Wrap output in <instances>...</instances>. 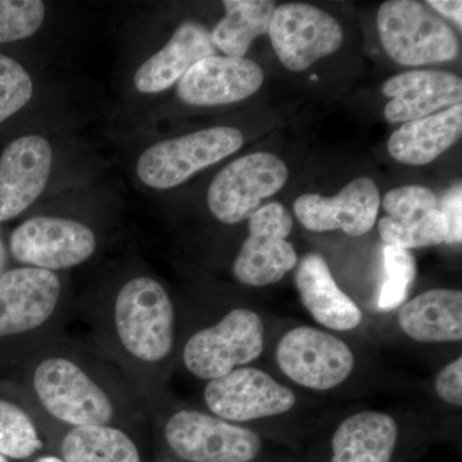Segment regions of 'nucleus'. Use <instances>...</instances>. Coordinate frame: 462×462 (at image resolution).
<instances>
[{"mask_svg": "<svg viewBox=\"0 0 462 462\" xmlns=\"http://www.w3.org/2000/svg\"><path fill=\"white\" fill-rule=\"evenodd\" d=\"M166 462H172V461H166Z\"/></svg>", "mask_w": 462, "mask_h": 462, "instance_id": "obj_37", "label": "nucleus"}, {"mask_svg": "<svg viewBox=\"0 0 462 462\" xmlns=\"http://www.w3.org/2000/svg\"><path fill=\"white\" fill-rule=\"evenodd\" d=\"M248 220V238L234 261V278L247 287L275 284L298 263L296 249L287 240L293 217L282 203L273 202Z\"/></svg>", "mask_w": 462, "mask_h": 462, "instance_id": "obj_10", "label": "nucleus"}, {"mask_svg": "<svg viewBox=\"0 0 462 462\" xmlns=\"http://www.w3.org/2000/svg\"><path fill=\"white\" fill-rule=\"evenodd\" d=\"M264 80L263 69L243 57L203 58L176 85V96L191 107H220L254 96Z\"/></svg>", "mask_w": 462, "mask_h": 462, "instance_id": "obj_16", "label": "nucleus"}, {"mask_svg": "<svg viewBox=\"0 0 462 462\" xmlns=\"http://www.w3.org/2000/svg\"><path fill=\"white\" fill-rule=\"evenodd\" d=\"M62 149L48 133L30 132L0 151V225L27 214L54 190Z\"/></svg>", "mask_w": 462, "mask_h": 462, "instance_id": "obj_4", "label": "nucleus"}, {"mask_svg": "<svg viewBox=\"0 0 462 462\" xmlns=\"http://www.w3.org/2000/svg\"><path fill=\"white\" fill-rule=\"evenodd\" d=\"M397 439V422L388 413H355L334 433L331 462H391Z\"/></svg>", "mask_w": 462, "mask_h": 462, "instance_id": "obj_23", "label": "nucleus"}, {"mask_svg": "<svg viewBox=\"0 0 462 462\" xmlns=\"http://www.w3.org/2000/svg\"><path fill=\"white\" fill-rule=\"evenodd\" d=\"M30 383L38 402L56 420L71 428L115 425V397L75 358L42 357L33 367Z\"/></svg>", "mask_w": 462, "mask_h": 462, "instance_id": "obj_3", "label": "nucleus"}, {"mask_svg": "<svg viewBox=\"0 0 462 462\" xmlns=\"http://www.w3.org/2000/svg\"><path fill=\"white\" fill-rule=\"evenodd\" d=\"M205 402L215 416L236 424L291 411L296 394L263 370L238 367L209 380Z\"/></svg>", "mask_w": 462, "mask_h": 462, "instance_id": "obj_14", "label": "nucleus"}, {"mask_svg": "<svg viewBox=\"0 0 462 462\" xmlns=\"http://www.w3.org/2000/svg\"><path fill=\"white\" fill-rule=\"evenodd\" d=\"M44 89L42 76L23 54L0 50V142L42 132Z\"/></svg>", "mask_w": 462, "mask_h": 462, "instance_id": "obj_18", "label": "nucleus"}, {"mask_svg": "<svg viewBox=\"0 0 462 462\" xmlns=\"http://www.w3.org/2000/svg\"><path fill=\"white\" fill-rule=\"evenodd\" d=\"M263 346L264 327L260 315L236 309L217 324L193 334L185 343L182 361L188 372L209 382L254 363L263 354Z\"/></svg>", "mask_w": 462, "mask_h": 462, "instance_id": "obj_7", "label": "nucleus"}, {"mask_svg": "<svg viewBox=\"0 0 462 462\" xmlns=\"http://www.w3.org/2000/svg\"><path fill=\"white\" fill-rule=\"evenodd\" d=\"M225 16L211 30L216 51L243 58L258 36L269 33L275 3L270 0H225Z\"/></svg>", "mask_w": 462, "mask_h": 462, "instance_id": "obj_24", "label": "nucleus"}, {"mask_svg": "<svg viewBox=\"0 0 462 462\" xmlns=\"http://www.w3.org/2000/svg\"><path fill=\"white\" fill-rule=\"evenodd\" d=\"M378 229L385 245L407 251L446 243L445 218L439 208L404 220L387 216L379 221Z\"/></svg>", "mask_w": 462, "mask_h": 462, "instance_id": "obj_28", "label": "nucleus"}, {"mask_svg": "<svg viewBox=\"0 0 462 462\" xmlns=\"http://www.w3.org/2000/svg\"><path fill=\"white\" fill-rule=\"evenodd\" d=\"M398 324L403 333L416 342H460L461 291L433 289L421 293L401 307Z\"/></svg>", "mask_w": 462, "mask_h": 462, "instance_id": "obj_22", "label": "nucleus"}, {"mask_svg": "<svg viewBox=\"0 0 462 462\" xmlns=\"http://www.w3.org/2000/svg\"><path fill=\"white\" fill-rule=\"evenodd\" d=\"M65 462H143L141 449L116 425L71 428L60 443Z\"/></svg>", "mask_w": 462, "mask_h": 462, "instance_id": "obj_25", "label": "nucleus"}, {"mask_svg": "<svg viewBox=\"0 0 462 462\" xmlns=\"http://www.w3.org/2000/svg\"><path fill=\"white\" fill-rule=\"evenodd\" d=\"M428 5L436 9L438 14H443V16L448 17L449 20L454 21L461 29L462 3L460 0H430Z\"/></svg>", "mask_w": 462, "mask_h": 462, "instance_id": "obj_33", "label": "nucleus"}, {"mask_svg": "<svg viewBox=\"0 0 462 462\" xmlns=\"http://www.w3.org/2000/svg\"><path fill=\"white\" fill-rule=\"evenodd\" d=\"M462 133V106L404 123L392 134L388 152L403 165L424 166L433 162L458 141Z\"/></svg>", "mask_w": 462, "mask_h": 462, "instance_id": "obj_21", "label": "nucleus"}, {"mask_svg": "<svg viewBox=\"0 0 462 462\" xmlns=\"http://www.w3.org/2000/svg\"><path fill=\"white\" fill-rule=\"evenodd\" d=\"M9 257L11 256H9L7 240L3 236L2 226H0V278L9 269Z\"/></svg>", "mask_w": 462, "mask_h": 462, "instance_id": "obj_34", "label": "nucleus"}, {"mask_svg": "<svg viewBox=\"0 0 462 462\" xmlns=\"http://www.w3.org/2000/svg\"><path fill=\"white\" fill-rule=\"evenodd\" d=\"M269 36L282 65L300 72L336 53L343 30L337 18L315 5L288 3L273 11Z\"/></svg>", "mask_w": 462, "mask_h": 462, "instance_id": "obj_12", "label": "nucleus"}, {"mask_svg": "<svg viewBox=\"0 0 462 462\" xmlns=\"http://www.w3.org/2000/svg\"><path fill=\"white\" fill-rule=\"evenodd\" d=\"M296 285L302 305L325 328L348 331L363 321V312L338 287L320 254L312 252L300 261Z\"/></svg>", "mask_w": 462, "mask_h": 462, "instance_id": "obj_20", "label": "nucleus"}, {"mask_svg": "<svg viewBox=\"0 0 462 462\" xmlns=\"http://www.w3.org/2000/svg\"><path fill=\"white\" fill-rule=\"evenodd\" d=\"M383 256L387 278L380 291L378 307L391 311L402 306L409 297L416 278V263L411 252L392 245H385Z\"/></svg>", "mask_w": 462, "mask_h": 462, "instance_id": "obj_29", "label": "nucleus"}, {"mask_svg": "<svg viewBox=\"0 0 462 462\" xmlns=\"http://www.w3.org/2000/svg\"><path fill=\"white\" fill-rule=\"evenodd\" d=\"M382 203L389 217L396 220L415 217L439 208L436 194L420 185H406L389 190Z\"/></svg>", "mask_w": 462, "mask_h": 462, "instance_id": "obj_30", "label": "nucleus"}, {"mask_svg": "<svg viewBox=\"0 0 462 462\" xmlns=\"http://www.w3.org/2000/svg\"><path fill=\"white\" fill-rule=\"evenodd\" d=\"M32 462H65L57 455H38Z\"/></svg>", "mask_w": 462, "mask_h": 462, "instance_id": "obj_35", "label": "nucleus"}, {"mask_svg": "<svg viewBox=\"0 0 462 462\" xmlns=\"http://www.w3.org/2000/svg\"><path fill=\"white\" fill-rule=\"evenodd\" d=\"M276 361L289 379L300 387L329 391L348 379L355 369V355L333 334L298 327L282 336Z\"/></svg>", "mask_w": 462, "mask_h": 462, "instance_id": "obj_11", "label": "nucleus"}, {"mask_svg": "<svg viewBox=\"0 0 462 462\" xmlns=\"http://www.w3.org/2000/svg\"><path fill=\"white\" fill-rule=\"evenodd\" d=\"M167 447L187 462H252L263 448L254 430L196 410H179L163 428Z\"/></svg>", "mask_w": 462, "mask_h": 462, "instance_id": "obj_9", "label": "nucleus"}, {"mask_svg": "<svg viewBox=\"0 0 462 462\" xmlns=\"http://www.w3.org/2000/svg\"><path fill=\"white\" fill-rule=\"evenodd\" d=\"M438 397L452 406H462V358L452 361L438 374L436 379Z\"/></svg>", "mask_w": 462, "mask_h": 462, "instance_id": "obj_32", "label": "nucleus"}, {"mask_svg": "<svg viewBox=\"0 0 462 462\" xmlns=\"http://www.w3.org/2000/svg\"><path fill=\"white\" fill-rule=\"evenodd\" d=\"M62 294L58 273L9 267L0 278V340L41 329L56 314Z\"/></svg>", "mask_w": 462, "mask_h": 462, "instance_id": "obj_13", "label": "nucleus"}, {"mask_svg": "<svg viewBox=\"0 0 462 462\" xmlns=\"http://www.w3.org/2000/svg\"><path fill=\"white\" fill-rule=\"evenodd\" d=\"M0 462H11V460H8L7 457H5V456L0 455Z\"/></svg>", "mask_w": 462, "mask_h": 462, "instance_id": "obj_36", "label": "nucleus"}, {"mask_svg": "<svg viewBox=\"0 0 462 462\" xmlns=\"http://www.w3.org/2000/svg\"><path fill=\"white\" fill-rule=\"evenodd\" d=\"M439 209L442 212L446 224V243L458 245L462 240V187L457 182L439 202Z\"/></svg>", "mask_w": 462, "mask_h": 462, "instance_id": "obj_31", "label": "nucleus"}, {"mask_svg": "<svg viewBox=\"0 0 462 462\" xmlns=\"http://www.w3.org/2000/svg\"><path fill=\"white\" fill-rule=\"evenodd\" d=\"M42 448L44 440L32 415L21 404L0 397V455L11 461H26Z\"/></svg>", "mask_w": 462, "mask_h": 462, "instance_id": "obj_26", "label": "nucleus"}, {"mask_svg": "<svg viewBox=\"0 0 462 462\" xmlns=\"http://www.w3.org/2000/svg\"><path fill=\"white\" fill-rule=\"evenodd\" d=\"M245 136L236 127L212 126L147 143L134 158L133 173L144 189H175L194 175L236 153Z\"/></svg>", "mask_w": 462, "mask_h": 462, "instance_id": "obj_2", "label": "nucleus"}, {"mask_svg": "<svg viewBox=\"0 0 462 462\" xmlns=\"http://www.w3.org/2000/svg\"><path fill=\"white\" fill-rule=\"evenodd\" d=\"M288 167L269 152H256L236 158L224 167L207 190L209 212L225 225L248 220L270 199L284 188Z\"/></svg>", "mask_w": 462, "mask_h": 462, "instance_id": "obj_8", "label": "nucleus"}, {"mask_svg": "<svg viewBox=\"0 0 462 462\" xmlns=\"http://www.w3.org/2000/svg\"><path fill=\"white\" fill-rule=\"evenodd\" d=\"M380 42L402 66L443 63L457 57V36L430 8L413 0L383 3L376 17Z\"/></svg>", "mask_w": 462, "mask_h": 462, "instance_id": "obj_6", "label": "nucleus"}, {"mask_svg": "<svg viewBox=\"0 0 462 462\" xmlns=\"http://www.w3.org/2000/svg\"><path fill=\"white\" fill-rule=\"evenodd\" d=\"M383 94L392 98L384 108L388 123H409L439 108L461 105L462 80L451 72L415 69L388 79Z\"/></svg>", "mask_w": 462, "mask_h": 462, "instance_id": "obj_19", "label": "nucleus"}, {"mask_svg": "<svg viewBox=\"0 0 462 462\" xmlns=\"http://www.w3.org/2000/svg\"><path fill=\"white\" fill-rule=\"evenodd\" d=\"M7 245L9 256L20 266L58 273L88 263L98 251L99 238L81 218L35 214L11 231Z\"/></svg>", "mask_w": 462, "mask_h": 462, "instance_id": "obj_5", "label": "nucleus"}, {"mask_svg": "<svg viewBox=\"0 0 462 462\" xmlns=\"http://www.w3.org/2000/svg\"><path fill=\"white\" fill-rule=\"evenodd\" d=\"M217 54L211 32L196 21H182L165 44L138 60L129 79L134 96L153 98L176 87L203 58Z\"/></svg>", "mask_w": 462, "mask_h": 462, "instance_id": "obj_15", "label": "nucleus"}, {"mask_svg": "<svg viewBox=\"0 0 462 462\" xmlns=\"http://www.w3.org/2000/svg\"><path fill=\"white\" fill-rule=\"evenodd\" d=\"M379 208V189L370 178L354 179L334 197L303 194L293 206L294 215L306 229L315 233L342 230L351 236L369 233Z\"/></svg>", "mask_w": 462, "mask_h": 462, "instance_id": "obj_17", "label": "nucleus"}, {"mask_svg": "<svg viewBox=\"0 0 462 462\" xmlns=\"http://www.w3.org/2000/svg\"><path fill=\"white\" fill-rule=\"evenodd\" d=\"M116 338L135 363H163L175 343V307L162 282L135 273L121 284L114 300Z\"/></svg>", "mask_w": 462, "mask_h": 462, "instance_id": "obj_1", "label": "nucleus"}, {"mask_svg": "<svg viewBox=\"0 0 462 462\" xmlns=\"http://www.w3.org/2000/svg\"><path fill=\"white\" fill-rule=\"evenodd\" d=\"M48 17L42 0H0V50L20 51L44 29Z\"/></svg>", "mask_w": 462, "mask_h": 462, "instance_id": "obj_27", "label": "nucleus"}]
</instances>
